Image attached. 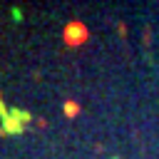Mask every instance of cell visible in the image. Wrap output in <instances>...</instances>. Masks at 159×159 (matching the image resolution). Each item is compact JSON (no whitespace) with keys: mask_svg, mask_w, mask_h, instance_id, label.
<instances>
[{"mask_svg":"<svg viewBox=\"0 0 159 159\" xmlns=\"http://www.w3.org/2000/svg\"><path fill=\"white\" fill-rule=\"evenodd\" d=\"M30 122H32V114L27 109L10 107V112L0 119V134H22Z\"/></svg>","mask_w":159,"mask_h":159,"instance_id":"obj_1","label":"cell"},{"mask_svg":"<svg viewBox=\"0 0 159 159\" xmlns=\"http://www.w3.org/2000/svg\"><path fill=\"white\" fill-rule=\"evenodd\" d=\"M62 109H65V117H77V114H80V104H77V102H72V99H70V102H65V107H62Z\"/></svg>","mask_w":159,"mask_h":159,"instance_id":"obj_3","label":"cell"},{"mask_svg":"<svg viewBox=\"0 0 159 159\" xmlns=\"http://www.w3.org/2000/svg\"><path fill=\"white\" fill-rule=\"evenodd\" d=\"M114 159H119V157H114Z\"/></svg>","mask_w":159,"mask_h":159,"instance_id":"obj_5","label":"cell"},{"mask_svg":"<svg viewBox=\"0 0 159 159\" xmlns=\"http://www.w3.org/2000/svg\"><path fill=\"white\" fill-rule=\"evenodd\" d=\"M87 27L82 25V22H70L67 27H65V45H70V47H80V45H84L87 42Z\"/></svg>","mask_w":159,"mask_h":159,"instance_id":"obj_2","label":"cell"},{"mask_svg":"<svg viewBox=\"0 0 159 159\" xmlns=\"http://www.w3.org/2000/svg\"><path fill=\"white\" fill-rule=\"evenodd\" d=\"M10 15H12L15 20H22V12H20V7H12V10H10Z\"/></svg>","mask_w":159,"mask_h":159,"instance_id":"obj_4","label":"cell"}]
</instances>
